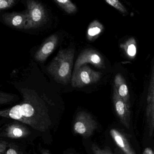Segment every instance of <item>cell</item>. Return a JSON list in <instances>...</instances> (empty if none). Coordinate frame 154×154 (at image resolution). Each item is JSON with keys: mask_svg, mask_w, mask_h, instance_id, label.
<instances>
[{"mask_svg": "<svg viewBox=\"0 0 154 154\" xmlns=\"http://www.w3.org/2000/svg\"><path fill=\"white\" fill-rule=\"evenodd\" d=\"M22 100L10 108L0 110V118L20 122L40 133H47L52 128L51 107L54 104L45 95L29 88L20 90Z\"/></svg>", "mask_w": 154, "mask_h": 154, "instance_id": "1", "label": "cell"}, {"mask_svg": "<svg viewBox=\"0 0 154 154\" xmlns=\"http://www.w3.org/2000/svg\"><path fill=\"white\" fill-rule=\"evenodd\" d=\"M75 56L73 48L60 50L47 68L48 73L62 84L67 85L70 82Z\"/></svg>", "mask_w": 154, "mask_h": 154, "instance_id": "2", "label": "cell"}, {"mask_svg": "<svg viewBox=\"0 0 154 154\" xmlns=\"http://www.w3.org/2000/svg\"><path fill=\"white\" fill-rule=\"evenodd\" d=\"M27 19L24 29L37 28L46 23L48 15L46 10L41 3L29 0L26 1Z\"/></svg>", "mask_w": 154, "mask_h": 154, "instance_id": "3", "label": "cell"}, {"mask_svg": "<svg viewBox=\"0 0 154 154\" xmlns=\"http://www.w3.org/2000/svg\"><path fill=\"white\" fill-rule=\"evenodd\" d=\"M100 72L92 70L88 66H81L74 70L72 77V83L75 88H82L97 82L101 77Z\"/></svg>", "mask_w": 154, "mask_h": 154, "instance_id": "4", "label": "cell"}, {"mask_svg": "<svg viewBox=\"0 0 154 154\" xmlns=\"http://www.w3.org/2000/svg\"><path fill=\"white\" fill-rule=\"evenodd\" d=\"M97 127V122L88 112L81 111L76 114L73 123L74 132L85 138L91 137Z\"/></svg>", "mask_w": 154, "mask_h": 154, "instance_id": "5", "label": "cell"}, {"mask_svg": "<svg viewBox=\"0 0 154 154\" xmlns=\"http://www.w3.org/2000/svg\"><path fill=\"white\" fill-rule=\"evenodd\" d=\"M31 134L28 126L16 120L6 124L0 129V137L12 139H26Z\"/></svg>", "mask_w": 154, "mask_h": 154, "instance_id": "6", "label": "cell"}, {"mask_svg": "<svg viewBox=\"0 0 154 154\" xmlns=\"http://www.w3.org/2000/svg\"><path fill=\"white\" fill-rule=\"evenodd\" d=\"M86 63L91 64L99 68L105 67L104 58L99 52L93 49H85L82 52L76 60L74 70Z\"/></svg>", "mask_w": 154, "mask_h": 154, "instance_id": "7", "label": "cell"}, {"mask_svg": "<svg viewBox=\"0 0 154 154\" xmlns=\"http://www.w3.org/2000/svg\"><path fill=\"white\" fill-rule=\"evenodd\" d=\"M146 119L149 136H153L154 129V68L152 66L147 98Z\"/></svg>", "mask_w": 154, "mask_h": 154, "instance_id": "8", "label": "cell"}, {"mask_svg": "<svg viewBox=\"0 0 154 154\" xmlns=\"http://www.w3.org/2000/svg\"><path fill=\"white\" fill-rule=\"evenodd\" d=\"M112 100L114 109L121 122L126 128H129L130 125V108L118 95L115 87L113 86Z\"/></svg>", "mask_w": 154, "mask_h": 154, "instance_id": "9", "label": "cell"}, {"mask_svg": "<svg viewBox=\"0 0 154 154\" xmlns=\"http://www.w3.org/2000/svg\"><path fill=\"white\" fill-rule=\"evenodd\" d=\"M58 36L53 35L48 38L36 52L35 58L39 63L45 62L53 53L58 44Z\"/></svg>", "mask_w": 154, "mask_h": 154, "instance_id": "10", "label": "cell"}, {"mask_svg": "<svg viewBox=\"0 0 154 154\" xmlns=\"http://www.w3.org/2000/svg\"><path fill=\"white\" fill-rule=\"evenodd\" d=\"M5 24L17 29H24L27 19V11L6 13L2 15Z\"/></svg>", "mask_w": 154, "mask_h": 154, "instance_id": "11", "label": "cell"}, {"mask_svg": "<svg viewBox=\"0 0 154 154\" xmlns=\"http://www.w3.org/2000/svg\"><path fill=\"white\" fill-rule=\"evenodd\" d=\"M110 134L122 154H136L128 140L123 133L116 129H112Z\"/></svg>", "mask_w": 154, "mask_h": 154, "instance_id": "12", "label": "cell"}, {"mask_svg": "<svg viewBox=\"0 0 154 154\" xmlns=\"http://www.w3.org/2000/svg\"><path fill=\"white\" fill-rule=\"evenodd\" d=\"M114 87L121 99L130 108V96L126 80L121 74H117L114 78Z\"/></svg>", "mask_w": 154, "mask_h": 154, "instance_id": "13", "label": "cell"}, {"mask_svg": "<svg viewBox=\"0 0 154 154\" xmlns=\"http://www.w3.org/2000/svg\"><path fill=\"white\" fill-rule=\"evenodd\" d=\"M103 30L104 27L100 22L97 20H94L88 26L87 39L90 41H94L100 35Z\"/></svg>", "mask_w": 154, "mask_h": 154, "instance_id": "14", "label": "cell"}, {"mask_svg": "<svg viewBox=\"0 0 154 154\" xmlns=\"http://www.w3.org/2000/svg\"><path fill=\"white\" fill-rule=\"evenodd\" d=\"M121 48L123 50L124 53L128 58L133 59L137 55V42L133 37L128 39L125 43L121 44Z\"/></svg>", "mask_w": 154, "mask_h": 154, "instance_id": "15", "label": "cell"}, {"mask_svg": "<svg viewBox=\"0 0 154 154\" xmlns=\"http://www.w3.org/2000/svg\"><path fill=\"white\" fill-rule=\"evenodd\" d=\"M54 2L67 14H74L77 12V7L69 0H55Z\"/></svg>", "mask_w": 154, "mask_h": 154, "instance_id": "16", "label": "cell"}, {"mask_svg": "<svg viewBox=\"0 0 154 154\" xmlns=\"http://www.w3.org/2000/svg\"><path fill=\"white\" fill-rule=\"evenodd\" d=\"M17 95L0 91V105L11 104L16 100Z\"/></svg>", "mask_w": 154, "mask_h": 154, "instance_id": "17", "label": "cell"}, {"mask_svg": "<svg viewBox=\"0 0 154 154\" xmlns=\"http://www.w3.org/2000/svg\"><path fill=\"white\" fill-rule=\"evenodd\" d=\"M6 154H27L19 146L13 142L8 143Z\"/></svg>", "mask_w": 154, "mask_h": 154, "instance_id": "18", "label": "cell"}, {"mask_svg": "<svg viewBox=\"0 0 154 154\" xmlns=\"http://www.w3.org/2000/svg\"><path fill=\"white\" fill-rule=\"evenodd\" d=\"M105 2L123 14L128 13V11L125 7L118 0H105Z\"/></svg>", "mask_w": 154, "mask_h": 154, "instance_id": "19", "label": "cell"}, {"mask_svg": "<svg viewBox=\"0 0 154 154\" xmlns=\"http://www.w3.org/2000/svg\"><path fill=\"white\" fill-rule=\"evenodd\" d=\"M16 0H0V11L10 8L16 4Z\"/></svg>", "mask_w": 154, "mask_h": 154, "instance_id": "20", "label": "cell"}, {"mask_svg": "<svg viewBox=\"0 0 154 154\" xmlns=\"http://www.w3.org/2000/svg\"><path fill=\"white\" fill-rule=\"evenodd\" d=\"M91 149L94 154H113L108 147L101 149L94 144L92 145Z\"/></svg>", "mask_w": 154, "mask_h": 154, "instance_id": "21", "label": "cell"}, {"mask_svg": "<svg viewBox=\"0 0 154 154\" xmlns=\"http://www.w3.org/2000/svg\"><path fill=\"white\" fill-rule=\"evenodd\" d=\"M8 142L5 140H0V154H6Z\"/></svg>", "mask_w": 154, "mask_h": 154, "instance_id": "22", "label": "cell"}, {"mask_svg": "<svg viewBox=\"0 0 154 154\" xmlns=\"http://www.w3.org/2000/svg\"><path fill=\"white\" fill-rule=\"evenodd\" d=\"M39 151L40 154H51L48 149L44 148L41 146H39Z\"/></svg>", "mask_w": 154, "mask_h": 154, "instance_id": "23", "label": "cell"}, {"mask_svg": "<svg viewBox=\"0 0 154 154\" xmlns=\"http://www.w3.org/2000/svg\"><path fill=\"white\" fill-rule=\"evenodd\" d=\"M142 154H154V153L151 148L147 147L145 149Z\"/></svg>", "mask_w": 154, "mask_h": 154, "instance_id": "24", "label": "cell"}, {"mask_svg": "<svg viewBox=\"0 0 154 154\" xmlns=\"http://www.w3.org/2000/svg\"><path fill=\"white\" fill-rule=\"evenodd\" d=\"M75 154V153H67V154Z\"/></svg>", "mask_w": 154, "mask_h": 154, "instance_id": "25", "label": "cell"}]
</instances>
